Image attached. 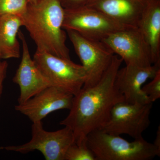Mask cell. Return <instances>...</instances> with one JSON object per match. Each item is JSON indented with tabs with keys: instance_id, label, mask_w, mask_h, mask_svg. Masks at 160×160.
Listing matches in <instances>:
<instances>
[{
	"instance_id": "277c9868",
	"label": "cell",
	"mask_w": 160,
	"mask_h": 160,
	"mask_svg": "<svg viewBox=\"0 0 160 160\" xmlns=\"http://www.w3.org/2000/svg\"><path fill=\"white\" fill-rule=\"evenodd\" d=\"M33 59L52 86L75 96L85 84L87 78L85 68L70 59L37 49Z\"/></svg>"
},
{
	"instance_id": "d6986e66",
	"label": "cell",
	"mask_w": 160,
	"mask_h": 160,
	"mask_svg": "<svg viewBox=\"0 0 160 160\" xmlns=\"http://www.w3.org/2000/svg\"><path fill=\"white\" fill-rule=\"evenodd\" d=\"M65 9H72L87 6L92 0H59Z\"/></svg>"
},
{
	"instance_id": "52a82bcc",
	"label": "cell",
	"mask_w": 160,
	"mask_h": 160,
	"mask_svg": "<svg viewBox=\"0 0 160 160\" xmlns=\"http://www.w3.org/2000/svg\"><path fill=\"white\" fill-rule=\"evenodd\" d=\"M152 103L130 104L125 101L117 103L109 121L101 129L110 134L128 135L134 139L143 138V132L150 125Z\"/></svg>"
},
{
	"instance_id": "44dd1931",
	"label": "cell",
	"mask_w": 160,
	"mask_h": 160,
	"mask_svg": "<svg viewBox=\"0 0 160 160\" xmlns=\"http://www.w3.org/2000/svg\"><path fill=\"white\" fill-rule=\"evenodd\" d=\"M155 146L160 149V126L158 128L157 132L156 137L155 139L154 142L153 143Z\"/></svg>"
},
{
	"instance_id": "8fae6325",
	"label": "cell",
	"mask_w": 160,
	"mask_h": 160,
	"mask_svg": "<svg viewBox=\"0 0 160 160\" xmlns=\"http://www.w3.org/2000/svg\"><path fill=\"white\" fill-rule=\"evenodd\" d=\"M18 37L22 44V56L12 81L19 86L18 104H22L52 86L32 58L27 41L21 31Z\"/></svg>"
},
{
	"instance_id": "7402d4cb",
	"label": "cell",
	"mask_w": 160,
	"mask_h": 160,
	"mask_svg": "<svg viewBox=\"0 0 160 160\" xmlns=\"http://www.w3.org/2000/svg\"><path fill=\"white\" fill-rule=\"evenodd\" d=\"M1 59H2L0 58V72L2 71V70L4 68L6 67V66H8V64H7V62H1Z\"/></svg>"
},
{
	"instance_id": "7c38bea8",
	"label": "cell",
	"mask_w": 160,
	"mask_h": 160,
	"mask_svg": "<svg viewBox=\"0 0 160 160\" xmlns=\"http://www.w3.org/2000/svg\"><path fill=\"white\" fill-rule=\"evenodd\" d=\"M160 69V63L146 67L126 65L118 70L115 85L124 97L125 102L130 104L147 103L148 97L142 90L146 81L154 77Z\"/></svg>"
},
{
	"instance_id": "e0dca14e",
	"label": "cell",
	"mask_w": 160,
	"mask_h": 160,
	"mask_svg": "<svg viewBox=\"0 0 160 160\" xmlns=\"http://www.w3.org/2000/svg\"><path fill=\"white\" fill-rule=\"evenodd\" d=\"M29 4L28 0H0V18L7 15L22 17Z\"/></svg>"
},
{
	"instance_id": "ffe728a7",
	"label": "cell",
	"mask_w": 160,
	"mask_h": 160,
	"mask_svg": "<svg viewBox=\"0 0 160 160\" xmlns=\"http://www.w3.org/2000/svg\"><path fill=\"white\" fill-rule=\"evenodd\" d=\"M7 67L8 66H6L0 72V97L2 92L3 83L6 78ZM2 149H4V147H0V150Z\"/></svg>"
},
{
	"instance_id": "3957f363",
	"label": "cell",
	"mask_w": 160,
	"mask_h": 160,
	"mask_svg": "<svg viewBox=\"0 0 160 160\" xmlns=\"http://www.w3.org/2000/svg\"><path fill=\"white\" fill-rule=\"evenodd\" d=\"M86 140L96 160H149L160 156V149L143 138L129 142L98 129L90 132Z\"/></svg>"
},
{
	"instance_id": "603a6c76",
	"label": "cell",
	"mask_w": 160,
	"mask_h": 160,
	"mask_svg": "<svg viewBox=\"0 0 160 160\" xmlns=\"http://www.w3.org/2000/svg\"><path fill=\"white\" fill-rule=\"evenodd\" d=\"M40 1H41V0H28L29 3H35Z\"/></svg>"
},
{
	"instance_id": "2e32d148",
	"label": "cell",
	"mask_w": 160,
	"mask_h": 160,
	"mask_svg": "<svg viewBox=\"0 0 160 160\" xmlns=\"http://www.w3.org/2000/svg\"><path fill=\"white\" fill-rule=\"evenodd\" d=\"M65 160H96L89 148L86 138L79 142H74L66 152Z\"/></svg>"
},
{
	"instance_id": "9c48e42d",
	"label": "cell",
	"mask_w": 160,
	"mask_h": 160,
	"mask_svg": "<svg viewBox=\"0 0 160 160\" xmlns=\"http://www.w3.org/2000/svg\"><path fill=\"white\" fill-rule=\"evenodd\" d=\"M101 41L126 65L146 67L152 65L149 47L137 28L112 32Z\"/></svg>"
},
{
	"instance_id": "5b68a950",
	"label": "cell",
	"mask_w": 160,
	"mask_h": 160,
	"mask_svg": "<svg viewBox=\"0 0 160 160\" xmlns=\"http://www.w3.org/2000/svg\"><path fill=\"white\" fill-rule=\"evenodd\" d=\"M74 142L73 132L68 127L47 131L41 121L32 123V138L29 142L19 146H7L4 149L24 154L38 150L46 160H65L66 152Z\"/></svg>"
},
{
	"instance_id": "6da1fadb",
	"label": "cell",
	"mask_w": 160,
	"mask_h": 160,
	"mask_svg": "<svg viewBox=\"0 0 160 160\" xmlns=\"http://www.w3.org/2000/svg\"><path fill=\"white\" fill-rule=\"evenodd\" d=\"M123 62L114 55L100 81L91 87H82L73 96L69 114L60 124L71 129L76 142L86 139L91 132L102 129L109 121L113 107L125 101L115 85L117 72Z\"/></svg>"
},
{
	"instance_id": "5bb4252c",
	"label": "cell",
	"mask_w": 160,
	"mask_h": 160,
	"mask_svg": "<svg viewBox=\"0 0 160 160\" xmlns=\"http://www.w3.org/2000/svg\"><path fill=\"white\" fill-rule=\"evenodd\" d=\"M137 28L149 47L152 64L160 63V0H148Z\"/></svg>"
},
{
	"instance_id": "ac0fdd59",
	"label": "cell",
	"mask_w": 160,
	"mask_h": 160,
	"mask_svg": "<svg viewBox=\"0 0 160 160\" xmlns=\"http://www.w3.org/2000/svg\"><path fill=\"white\" fill-rule=\"evenodd\" d=\"M142 90L148 97L149 102L153 103L160 98V69L152 79V81L143 85Z\"/></svg>"
},
{
	"instance_id": "7a4b0ae2",
	"label": "cell",
	"mask_w": 160,
	"mask_h": 160,
	"mask_svg": "<svg viewBox=\"0 0 160 160\" xmlns=\"http://www.w3.org/2000/svg\"><path fill=\"white\" fill-rule=\"evenodd\" d=\"M65 9L59 0H41L29 3L22 16L26 28L37 49L70 59L66 45L67 35L63 28Z\"/></svg>"
},
{
	"instance_id": "30bf717a",
	"label": "cell",
	"mask_w": 160,
	"mask_h": 160,
	"mask_svg": "<svg viewBox=\"0 0 160 160\" xmlns=\"http://www.w3.org/2000/svg\"><path fill=\"white\" fill-rule=\"evenodd\" d=\"M73 95L50 86L22 104L15 106L16 111L33 122H41L48 115L60 109H70Z\"/></svg>"
},
{
	"instance_id": "9a60e30c",
	"label": "cell",
	"mask_w": 160,
	"mask_h": 160,
	"mask_svg": "<svg viewBox=\"0 0 160 160\" xmlns=\"http://www.w3.org/2000/svg\"><path fill=\"white\" fill-rule=\"evenodd\" d=\"M23 26L22 17L7 15L0 18V58H18L21 51L18 39L20 28Z\"/></svg>"
},
{
	"instance_id": "4fadbf2b",
	"label": "cell",
	"mask_w": 160,
	"mask_h": 160,
	"mask_svg": "<svg viewBox=\"0 0 160 160\" xmlns=\"http://www.w3.org/2000/svg\"><path fill=\"white\" fill-rule=\"evenodd\" d=\"M148 2V0H92L87 6L100 11L120 25L138 28Z\"/></svg>"
},
{
	"instance_id": "ba28073f",
	"label": "cell",
	"mask_w": 160,
	"mask_h": 160,
	"mask_svg": "<svg viewBox=\"0 0 160 160\" xmlns=\"http://www.w3.org/2000/svg\"><path fill=\"white\" fill-rule=\"evenodd\" d=\"M63 28L98 41L112 32L132 28L120 25L102 12L87 6L65 9Z\"/></svg>"
},
{
	"instance_id": "8992f818",
	"label": "cell",
	"mask_w": 160,
	"mask_h": 160,
	"mask_svg": "<svg viewBox=\"0 0 160 160\" xmlns=\"http://www.w3.org/2000/svg\"><path fill=\"white\" fill-rule=\"evenodd\" d=\"M87 78L83 87L94 86L111 64L114 53L101 41L87 38L72 30H66Z\"/></svg>"
}]
</instances>
